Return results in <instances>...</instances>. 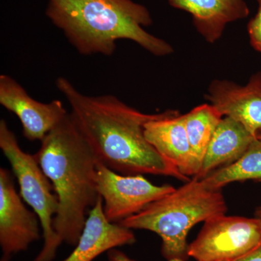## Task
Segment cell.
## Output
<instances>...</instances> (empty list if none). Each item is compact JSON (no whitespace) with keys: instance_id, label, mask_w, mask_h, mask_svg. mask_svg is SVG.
I'll return each instance as SVG.
<instances>
[{"instance_id":"cell-1","label":"cell","mask_w":261,"mask_h":261,"mask_svg":"<svg viewBox=\"0 0 261 261\" xmlns=\"http://www.w3.org/2000/svg\"><path fill=\"white\" fill-rule=\"evenodd\" d=\"M71 108L72 118L99 162L123 175L150 174L190 181L146 140L144 127L156 114H146L113 95L87 96L69 81H56Z\"/></svg>"},{"instance_id":"cell-2","label":"cell","mask_w":261,"mask_h":261,"mask_svg":"<svg viewBox=\"0 0 261 261\" xmlns=\"http://www.w3.org/2000/svg\"><path fill=\"white\" fill-rule=\"evenodd\" d=\"M59 200L53 227L63 243H78L88 209L97 202L98 160L68 113L41 141L34 154Z\"/></svg>"},{"instance_id":"cell-3","label":"cell","mask_w":261,"mask_h":261,"mask_svg":"<svg viewBox=\"0 0 261 261\" xmlns=\"http://www.w3.org/2000/svg\"><path fill=\"white\" fill-rule=\"evenodd\" d=\"M46 15L85 56H112L120 39L134 41L156 56L173 51L168 43L146 32L152 16L133 0H47Z\"/></svg>"},{"instance_id":"cell-4","label":"cell","mask_w":261,"mask_h":261,"mask_svg":"<svg viewBox=\"0 0 261 261\" xmlns=\"http://www.w3.org/2000/svg\"><path fill=\"white\" fill-rule=\"evenodd\" d=\"M226 212L221 190L207 188L202 180L194 177L118 224L157 233L162 240L161 252L166 260L185 261L189 257L187 238L191 228Z\"/></svg>"},{"instance_id":"cell-5","label":"cell","mask_w":261,"mask_h":261,"mask_svg":"<svg viewBox=\"0 0 261 261\" xmlns=\"http://www.w3.org/2000/svg\"><path fill=\"white\" fill-rule=\"evenodd\" d=\"M0 148L9 161L20 187V197L32 207L40 221L44 238L42 250L33 261H53L63 242L53 227L59 200L50 180L34 155L24 152L4 119L0 121Z\"/></svg>"},{"instance_id":"cell-6","label":"cell","mask_w":261,"mask_h":261,"mask_svg":"<svg viewBox=\"0 0 261 261\" xmlns=\"http://www.w3.org/2000/svg\"><path fill=\"white\" fill-rule=\"evenodd\" d=\"M260 245V219L224 214L205 221L187 254L197 261H235Z\"/></svg>"},{"instance_id":"cell-7","label":"cell","mask_w":261,"mask_h":261,"mask_svg":"<svg viewBox=\"0 0 261 261\" xmlns=\"http://www.w3.org/2000/svg\"><path fill=\"white\" fill-rule=\"evenodd\" d=\"M96 188L102 197L106 217L114 224L138 214L149 204L175 190L171 185H154L142 175L117 173L99 161Z\"/></svg>"},{"instance_id":"cell-8","label":"cell","mask_w":261,"mask_h":261,"mask_svg":"<svg viewBox=\"0 0 261 261\" xmlns=\"http://www.w3.org/2000/svg\"><path fill=\"white\" fill-rule=\"evenodd\" d=\"M40 226L37 215L25 207L17 192L11 173L0 168V261H10L40 240Z\"/></svg>"},{"instance_id":"cell-9","label":"cell","mask_w":261,"mask_h":261,"mask_svg":"<svg viewBox=\"0 0 261 261\" xmlns=\"http://www.w3.org/2000/svg\"><path fill=\"white\" fill-rule=\"evenodd\" d=\"M0 104L18 117L29 141L41 142L68 113L61 100H35L16 81L5 74L0 75Z\"/></svg>"},{"instance_id":"cell-10","label":"cell","mask_w":261,"mask_h":261,"mask_svg":"<svg viewBox=\"0 0 261 261\" xmlns=\"http://www.w3.org/2000/svg\"><path fill=\"white\" fill-rule=\"evenodd\" d=\"M205 97L223 116L241 123L252 135L257 137L261 132V72L252 75L245 86L215 80Z\"/></svg>"},{"instance_id":"cell-11","label":"cell","mask_w":261,"mask_h":261,"mask_svg":"<svg viewBox=\"0 0 261 261\" xmlns=\"http://www.w3.org/2000/svg\"><path fill=\"white\" fill-rule=\"evenodd\" d=\"M146 140L178 171L195 176L191 147L185 128L184 115L176 111L156 114L144 127Z\"/></svg>"},{"instance_id":"cell-12","label":"cell","mask_w":261,"mask_h":261,"mask_svg":"<svg viewBox=\"0 0 261 261\" xmlns=\"http://www.w3.org/2000/svg\"><path fill=\"white\" fill-rule=\"evenodd\" d=\"M88 214L74 250L62 261H93L104 252L136 243L132 229L108 221L100 195Z\"/></svg>"},{"instance_id":"cell-13","label":"cell","mask_w":261,"mask_h":261,"mask_svg":"<svg viewBox=\"0 0 261 261\" xmlns=\"http://www.w3.org/2000/svg\"><path fill=\"white\" fill-rule=\"evenodd\" d=\"M171 6L191 14L194 25L207 42L214 43L226 25L247 18L250 13L245 0H168Z\"/></svg>"},{"instance_id":"cell-14","label":"cell","mask_w":261,"mask_h":261,"mask_svg":"<svg viewBox=\"0 0 261 261\" xmlns=\"http://www.w3.org/2000/svg\"><path fill=\"white\" fill-rule=\"evenodd\" d=\"M255 139L243 124L225 116L215 130L198 174L194 177L202 179L215 170L235 162Z\"/></svg>"},{"instance_id":"cell-15","label":"cell","mask_w":261,"mask_h":261,"mask_svg":"<svg viewBox=\"0 0 261 261\" xmlns=\"http://www.w3.org/2000/svg\"><path fill=\"white\" fill-rule=\"evenodd\" d=\"M222 117L211 104L197 106L184 115L185 128L192 149L195 176L200 171L206 151Z\"/></svg>"},{"instance_id":"cell-16","label":"cell","mask_w":261,"mask_h":261,"mask_svg":"<svg viewBox=\"0 0 261 261\" xmlns=\"http://www.w3.org/2000/svg\"><path fill=\"white\" fill-rule=\"evenodd\" d=\"M201 180L207 188L215 190H221L235 181H261V140L255 139L235 162L215 170Z\"/></svg>"},{"instance_id":"cell-17","label":"cell","mask_w":261,"mask_h":261,"mask_svg":"<svg viewBox=\"0 0 261 261\" xmlns=\"http://www.w3.org/2000/svg\"><path fill=\"white\" fill-rule=\"evenodd\" d=\"M257 2L258 9L255 17L249 22L247 31L252 47L261 53V0H257Z\"/></svg>"},{"instance_id":"cell-18","label":"cell","mask_w":261,"mask_h":261,"mask_svg":"<svg viewBox=\"0 0 261 261\" xmlns=\"http://www.w3.org/2000/svg\"><path fill=\"white\" fill-rule=\"evenodd\" d=\"M108 261H136L128 257L124 252L117 249H113L107 252ZM168 261H185L181 259L175 258Z\"/></svg>"},{"instance_id":"cell-19","label":"cell","mask_w":261,"mask_h":261,"mask_svg":"<svg viewBox=\"0 0 261 261\" xmlns=\"http://www.w3.org/2000/svg\"><path fill=\"white\" fill-rule=\"evenodd\" d=\"M235 261H261V245L248 255Z\"/></svg>"},{"instance_id":"cell-20","label":"cell","mask_w":261,"mask_h":261,"mask_svg":"<svg viewBox=\"0 0 261 261\" xmlns=\"http://www.w3.org/2000/svg\"><path fill=\"white\" fill-rule=\"evenodd\" d=\"M255 217L261 220V205L257 207L255 211Z\"/></svg>"},{"instance_id":"cell-21","label":"cell","mask_w":261,"mask_h":261,"mask_svg":"<svg viewBox=\"0 0 261 261\" xmlns=\"http://www.w3.org/2000/svg\"><path fill=\"white\" fill-rule=\"evenodd\" d=\"M257 138L259 139V140H261V132H259V133L257 134Z\"/></svg>"}]
</instances>
